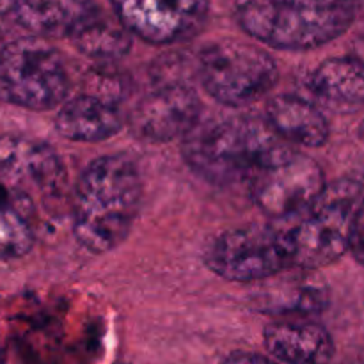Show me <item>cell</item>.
<instances>
[{
  "instance_id": "3",
  "label": "cell",
  "mask_w": 364,
  "mask_h": 364,
  "mask_svg": "<svg viewBox=\"0 0 364 364\" xmlns=\"http://www.w3.org/2000/svg\"><path fill=\"white\" fill-rule=\"evenodd\" d=\"M269 127L249 117H199L181 137V155L198 176L230 185L247 180L267 149L276 144Z\"/></svg>"
},
{
  "instance_id": "11",
  "label": "cell",
  "mask_w": 364,
  "mask_h": 364,
  "mask_svg": "<svg viewBox=\"0 0 364 364\" xmlns=\"http://www.w3.org/2000/svg\"><path fill=\"white\" fill-rule=\"evenodd\" d=\"M121 82L96 73L87 89L68 96L55 116V130L73 142H102L127 127Z\"/></svg>"
},
{
  "instance_id": "15",
  "label": "cell",
  "mask_w": 364,
  "mask_h": 364,
  "mask_svg": "<svg viewBox=\"0 0 364 364\" xmlns=\"http://www.w3.org/2000/svg\"><path fill=\"white\" fill-rule=\"evenodd\" d=\"M265 117L274 135L301 148H322L331 137L326 114L315 102L302 96H274L267 103Z\"/></svg>"
},
{
  "instance_id": "4",
  "label": "cell",
  "mask_w": 364,
  "mask_h": 364,
  "mask_svg": "<svg viewBox=\"0 0 364 364\" xmlns=\"http://www.w3.org/2000/svg\"><path fill=\"white\" fill-rule=\"evenodd\" d=\"M364 201L359 181L340 180L299 215L283 220L291 269L316 270L333 265L350 251L355 215Z\"/></svg>"
},
{
  "instance_id": "5",
  "label": "cell",
  "mask_w": 364,
  "mask_h": 364,
  "mask_svg": "<svg viewBox=\"0 0 364 364\" xmlns=\"http://www.w3.org/2000/svg\"><path fill=\"white\" fill-rule=\"evenodd\" d=\"M70 71L64 57L46 39L21 38L0 50V100L21 109H59L70 96Z\"/></svg>"
},
{
  "instance_id": "14",
  "label": "cell",
  "mask_w": 364,
  "mask_h": 364,
  "mask_svg": "<svg viewBox=\"0 0 364 364\" xmlns=\"http://www.w3.org/2000/svg\"><path fill=\"white\" fill-rule=\"evenodd\" d=\"M102 16L96 0H20L13 20L36 38L71 39Z\"/></svg>"
},
{
  "instance_id": "18",
  "label": "cell",
  "mask_w": 364,
  "mask_h": 364,
  "mask_svg": "<svg viewBox=\"0 0 364 364\" xmlns=\"http://www.w3.org/2000/svg\"><path fill=\"white\" fill-rule=\"evenodd\" d=\"M70 41L82 55L96 63H114L128 55L132 50V34L128 28L117 18L112 21L105 14Z\"/></svg>"
},
{
  "instance_id": "20",
  "label": "cell",
  "mask_w": 364,
  "mask_h": 364,
  "mask_svg": "<svg viewBox=\"0 0 364 364\" xmlns=\"http://www.w3.org/2000/svg\"><path fill=\"white\" fill-rule=\"evenodd\" d=\"M350 252L355 258V262L361 263L364 267V201L361 203L355 215L354 231H352V240H350Z\"/></svg>"
},
{
  "instance_id": "8",
  "label": "cell",
  "mask_w": 364,
  "mask_h": 364,
  "mask_svg": "<svg viewBox=\"0 0 364 364\" xmlns=\"http://www.w3.org/2000/svg\"><path fill=\"white\" fill-rule=\"evenodd\" d=\"M205 265L233 283L269 281L291 269L284 226L247 224L220 231L205 249Z\"/></svg>"
},
{
  "instance_id": "23",
  "label": "cell",
  "mask_w": 364,
  "mask_h": 364,
  "mask_svg": "<svg viewBox=\"0 0 364 364\" xmlns=\"http://www.w3.org/2000/svg\"><path fill=\"white\" fill-rule=\"evenodd\" d=\"M352 55L358 57V59L364 64V36H363V38L358 39V43H355L354 50H352Z\"/></svg>"
},
{
  "instance_id": "24",
  "label": "cell",
  "mask_w": 364,
  "mask_h": 364,
  "mask_svg": "<svg viewBox=\"0 0 364 364\" xmlns=\"http://www.w3.org/2000/svg\"><path fill=\"white\" fill-rule=\"evenodd\" d=\"M359 139H361V141L364 142V119H363L361 127H359Z\"/></svg>"
},
{
  "instance_id": "7",
  "label": "cell",
  "mask_w": 364,
  "mask_h": 364,
  "mask_svg": "<svg viewBox=\"0 0 364 364\" xmlns=\"http://www.w3.org/2000/svg\"><path fill=\"white\" fill-rule=\"evenodd\" d=\"M247 181L255 205L274 220L308 210L329 185L315 159L277 142L263 153Z\"/></svg>"
},
{
  "instance_id": "9",
  "label": "cell",
  "mask_w": 364,
  "mask_h": 364,
  "mask_svg": "<svg viewBox=\"0 0 364 364\" xmlns=\"http://www.w3.org/2000/svg\"><path fill=\"white\" fill-rule=\"evenodd\" d=\"M201 117V100L191 84L174 78L155 82L127 114L132 135L144 142L181 139Z\"/></svg>"
},
{
  "instance_id": "12",
  "label": "cell",
  "mask_w": 364,
  "mask_h": 364,
  "mask_svg": "<svg viewBox=\"0 0 364 364\" xmlns=\"http://www.w3.org/2000/svg\"><path fill=\"white\" fill-rule=\"evenodd\" d=\"M64 185L66 167L52 146L21 135H0V188L36 203L60 196Z\"/></svg>"
},
{
  "instance_id": "25",
  "label": "cell",
  "mask_w": 364,
  "mask_h": 364,
  "mask_svg": "<svg viewBox=\"0 0 364 364\" xmlns=\"http://www.w3.org/2000/svg\"><path fill=\"white\" fill-rule=\"evenodd\" d=\"M331 2H350V4H358V0H331Z\"/></svg>"
},
{
  "instance_id": "1",
  "label": "cell",
  "mask_w": 364,
  "mask_h": 364,
  "mask_svg": "<svg viewBox=\"0 0 364 364\" xmlns=\"http://www.w3.org/2000/svg\"><path fill=\"white\" fill-rule=\"evenodd\" d=\"M142 181L134 160L103 155L87 164L71 201L73 235L92 255L119 247L139 215Z\"/></svg>"
},
{
  "instance_id": "19",
  "label": "cell",
  "mask_w": 364,
  "mask_h": 364,
  "mask_svg": "<svg viewBox=\"0 0 364 364\" xmlns=\"http://www.w3.org/2000/svg\"><path fill=\"white\" fill-rule=\"evenodd\" d=\"M267 311L287 316H311L326 308V291L311 284H288L269 291Z\"/></svg>"
},
{
  "instance_id": "16",
  "label": "cell",
  "mask_w": 364,
  "mask_h": 364,
  "mask_svg": "<svg viewBox=\"0 0 364 364\" xmlns=\"http://www.w3.org/2000/svg\"><path fill=\"white\" fill-rule=\"evenodd\" d=\"M308 85L322 105L352 112L364 105V64L352 53L331 57L311 71Z\"/></svg>"
},
{
  "instance_id": "2",
  "label": "cell",
  "mask_w": 364,
  "mask_h": 364,
  "mask_svg": "<svg viewBox=\"0 0 364 364\" xmlns=\"http://www.w3.org/2000/svg\"><path fill=\"white\" fill-rule=\"evenodd\" d=\"M235 18L262 45L304 52L334 41L355 20V4L331 0H238Z\"/></svg>"
},
{
  "instance_id": "22",
  "label": "cell",
  "mask_w": 364,
  "mask_h": 364,
  "mask_svg": "<svg viewBox=\"0 0 364 364\" xmlns=\"http://www.w3.org/2000/svg\"><path fill=\"white\" fill-rule=\"evenodd\" d=\"M18 2L20 0H0V27H4L9 18H14V11H16Z\"/></svg>"
},
{
  "instance_id": "17",
  "label": "cell",
  "mask_w": 364,
  "mask_h": 364,
  "mask_svg": "<svg viewBox=\"0 0 364 364\" xmlns=\"http://www.w3.org/2000/svg\"><path fill=\"white\" fill-rule=\"evenodd\" d=\"M36 203L16 192L0 188V259H18L36 244Z\"/></svg>"
},
{
  "instance_id": "6",
  "label": "cell",
  "mask_w": 364,
  "mask_h": 364,
  "mask_svg": "<svg viewBox=\"0 0 364 364\" xmlns=\"http://www.w3.org/2000/svg\"><path fill=\"white\" fill-rule=\"evenodd\" d=\"M196 75L206 95L231 109L259 102L279 80V70L269 52L231 39L205 46L198 55Z\"/></svg>"
},
{
  "instance_id": "13",
  "label": "cell",
  "mask_w": 364,
  "mask_h": 364,
  "mask_svg": "<svg viewBox=\"0 0 364 364\" xmlns=\"http://www.w3.org/2000/svg\"><path fill=\"white\" fill-rule=\"evenodd\" d=\"M263 341L269 354L283 364H331L336 350L329 331L309 316H287L269 323Z\"/></svg>"
},
{
  "instance_id": "21",
  "label": "cell",
  "mask_w": 364,
  "mask_h": 364,
  "mask_svg": "<svg viewBox=\"0 0 364 364\" xmlns=\"http://www.w3.org/2000/svg\"><path fill=\"white\" fill-rule=\"evenodd\" d=\"M220 364H279L277 361L265 358L262 354H255V352H235L224 358Z\"/></svg>"
},
{
  "instance_id": "10",
  "label": "cell",
  "mask_w": 364,
  "mask_h": 364,
  "mask_svg": "<svg viewBox=\"0 0 364 364\" xmlns=\"http://www.w3.org/2000/svg\"><path fill=\"white\" fill-rule=\"evenodd\" d=\"M116 18L149 45H176L201 34L210 0H110Z\"/></svg>"
}]
</instances>
